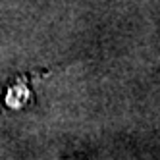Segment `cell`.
<instances>
[{
  "instance_id": "6da1fadb",
  "label": "cell",
  "mask_w": 160,
  "mask_h": 160,
  "mask_svg": "<svg viewBox=\"0 0 160 160\" xmlns=\"http://www.w3.org/2000/svg\"><path fill=\"white\" fill-rule=\"evenodd\" d=\"M54 70H31L23 73H14L0 85V110L6 112H18V110H27L37 104V95H35V81L44 79L50 75Z\"/></svg>"
}]
</instances>
